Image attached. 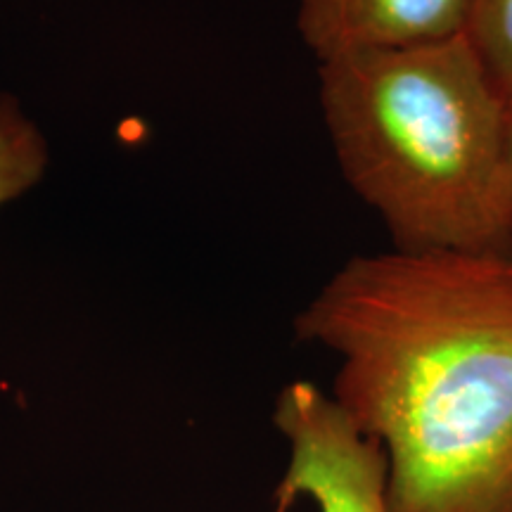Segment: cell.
Here are the masks:
<instances>
[{
  "label": "cell",
  "mask_w": 512,
  "mask_h": 512,
  "mask_svg": "<svg viewBox=\"0 0 512 512\" xmlns=\"http://www.w3.org/2000/svg\"><path fill=\"white\" fill-rule=\"evenodd\" d=\"M394 512H512V252L354 256L294 318Z\"/></svg>",
  "instance_id": "cell-1"
},
{
  "label": "cell",
  "mask_w": 512,
  "mask_h": 512,
  "mask_svg": "<svg viewBox=\"0 0 512 512\" xmlns=\"http://www.w3.org/2000/svg\"><path fill=\"white\" fill-rule=\"evenodd\" d=\"M339 171L394 249L512 252L505 95L467 38L318 62Z\"/></svg>",
  "instance_id": "cell-2"
},
{
  "label": "cell",
  "mask_w": 512,
  "mask_h": 512,
  "mask_svg": "<svg viewBox=\"0 0 512 512\" xmlns=\"http://www.w3.org/2000/svg\"><path fill=\"white\" fill-rule=\"evenodd\" d=\"M273 425L290 446L275 496L280 508L309 498L318 512H394L389 460L330 394L309 380L280 389Z\"/></svg>",
  "instance_id": "cell-3"
},
{
  "label": "cell",
  "mask_w": 512,
  "mask_h": 512,
  "mask_svg": "<svg viewBox=\"0 0 512 512\" xmlns=\"http://www.w3.org/2000/svg\"><path fill=\"white\" fill-rule=\"evenodd\" d=\"M470 0H297V29L318 62L460 36Z\"/></svg>",
  "instance_id": "cell-4"
},
{
  "label": "cell",
  "mask_w": 512,
  "mask_h": 512,
  "mask_svg": "<svg viewBox=\"0 0 512 512\" xmlns=\"http://www.w3.org/2000/svg\"><path fill=\"white\" fill-rule=\"evenodd\" d=\"M50 164L43 131L12 93H0V209L41 183Z\"/></svg>",
  "instance_id": "cell-5"
},
{
  "label": "cell",
  "mask_w": 512,
  "mask_h": 512,
  "mask_svg": "<svg viewBox=\"0 0 512 512\" xmlns=\"http://www.w3.org/2000/svg\"><path fill=\"white\" fill-rule=\"evenodd\" d=\"M463 36L498 91L512 95V0H470Z\"/></svg>",
  "instance_id": "cell-6"
},
{
  "label": "cell",
  "mask_w": 512,
  "mask_h": 512,
  "mask_svg": "<svg viewBox=\"0 0 512 512\" xmlns=\"http://www.w3.org/2000/svg\"><path fill=\"white\" fill-rule=\"evenodd\" d=\"M505 159H508V176L512 188V95L505 98Z\"/></svg>",
  "instance_id": "cell-7"
}]
</instances>
